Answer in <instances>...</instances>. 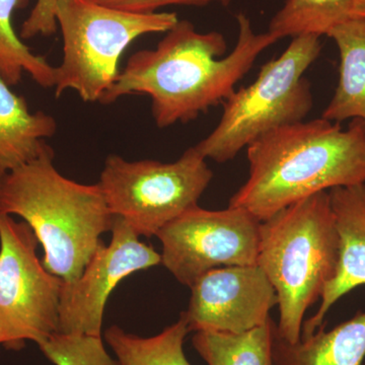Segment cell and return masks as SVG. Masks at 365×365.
I'll use <instances>...</instances> for the list:
<instances>
[{
	"mask_svg": "<svg viewBox=\"0 0 365 365\" xmlns=\"http://www.w3.org/2000/svg\"><path fill=\"white\" fill-rule=\"evenodd\" d=\"M239 37L225 56L220 32L200 33L191 21H178L155 49L134 53L100 103L110 105L127 95H146L158 128L188 123L223 104L264 50L277 42L255 33L245 14L237 16Z\"/></svg>",
	"mask_w": 365,
	"mask_h": 365,
	"instance_id": "6da1fadb",
	"label": "cell"
},
{
	"mask_svg": "<svg viewBox=\"0 0 365 365\" xmlns=\"http://www.w3.org/2000/svg\"><path fill=\"white\" fill-rule=\"evenodd\" d=\"M248 180L230 198L260 222L319 192L365 184V123L314 119L263 134L247 148Z\"/></svg>",
	"mask_w": 365,
	"mask_h": 365,
	"instance_id": "7a4b0ae2",
	"label": "cell"
},
{
	"mask_svg": "<svg viewBox=\"0 0 365 365\" xmlns=\"http://www.w3.org/2000/svg\"><path fill=\"white\" fill-rule=\"evenodd\" d=\"M49 150L9 173L0 184V215H16L44 250L43 266L66 283L83 274L114 216L100 185L81 184L54 167Z\"/></svg>",
	"mask_w": 365,
	"mask_h": 365,
	"instance_id": "3957f363",
	"label": "cell"
},
{
	"mask_svg": "<svg viewBox=\"0 0 365 365\" xmlns=\"http://www.w3.org/2000/svg\"><path fill=\"white\" fill-rule=\"evenodd\" d=\"M338 257L329 192L302 199L261 222L257 265L277 294V333L282 339L300 340L304 314L332 281Z\"/></svg>",
	"mask_w": 365,
	"mask_h": 365,
	"instance_id": "277c9868",
	"label": "cell"
},
{
	"mask_svg": "<svg viewBox=\"0 0 365 365\" xmlns=\"http://www.w3.org/2000/svg\"><path fill=\"white\" fill-rule=\"evenodd\" d=\"M319 38H294L278 58L261 67L252 85L235 91L222 104L220 123L196 150L206 160L230 162L263 134L304 121L313 108L311 86L304 74L321 53Z\"/></svg>",
	"mask_w": 365,
	"mask_h": 365,
	"instance_id": "5b68a950",
	"label": "cell"
},
{
	"mask_svg": "<svg viewBox=\"0 0 365 365\" xmlns=\"http://www.w3.org/2000/svg\"><path fill=\"white\" fill-rule=\"evenodd\" d=\"M178 21L176 13L135 14L91 0H58L63 56L55 67V96L72 90L83 102H100L119 76L125 50L141 36L167 33Z\"/></svg>",
	"mask_w": 365,
	"mask_h": 365,
	"instance_id": "8992f818",
	"label": "cell"
},
{
	"mask_svg": "<svg viewBox=\"0 0 365 365\" xmlns=\"http://www.w3.org/2000/svg\"><path fill=\"white\" fill-rule=\"evenodd\" d=\"M212 178L206 158L192 146L173 163L110 155L98 184L113 216L150 237L198 205Z\"/></svg>",
	"mask_w": 365,
	"mask_h": 365,
	"instance_id": "52a82bcc",
	"label": "cell"
},
{
	"mask_svg": "<svg viewBox=\"0 0 365 365\" xmlns=\"http://www.w3.org/2000/svg\"><path fill=\"white\" fill-rule=\"evenodd\" d=\"M39 244L28 223L0 215V319L9 347L39 345L58 331L64 281L43 266Z\"/></svg>",
	"mask_w": 365,
	"mask_h": 365,
	"instance_id": "ba28073f",
	"label": "cell"
},
{
	"mask_svg": "<svg viewBox=\"0 0 365 365\" xmlns=\"http://www.w3.org/2000/svg\"><path fill=\"white\" fill-rule=\"evenodd\" d=\"M260 225L242 208L194 206L158 232L160 263L188 287L213 269L257 265Z\"/></svg>",
	"mask_w": 365,
	"mask_h": 365,
	"instance_id": "9c48e42d",
	"label": "cell"
},
{
	"mask_svg": "<svg viewBox=\"0 0 365 365\" xmlns=\"http://www.w3.org/2000/svg\"><path fill=\"white\" fill-rule=\"evenodd\" d=\"M111 232L110 244L100 242L78 279L63 283L57 333L102 337L105 307L114 288L131 274L160 264V254L139 241L121 218L114 216Z\"/></svg>",
	"mask_w": 365,
	"mask_h": 365,
	"instance_id": "30bf717a",
	"label": "cell"
},
{
	"mask_svg": "<svg viewBox=\"0 0 365 365\" xmlns=\"http://www.w3.org/2000/svg\"><path fill=\"white\" fill-rule=\"evenodd\" d=\"M188 309L181 316L190 332H248L271 319L277 294L258 265L213 269L191 287Z\"/></svg>",
	"mask_w": 365,
	"mask_h": 365,
	"instance_id": "8fae6325",
	"label": "cell"
},
{
	"mask_svg": "<svg viewBox=\"0 0 365 365\" xmlns=\"http://www.w3.org/2000/svg\"><path fill=\"white\" fill-rule=\"evenodd\" d=\"M329 194L339 237L337 270L324 290L318 312L302 325L300 338L316 332L341 297L365 285V184L334 188Z\"/></svg>",
	"mask_w": 365,
	"mask_h": 365,
	"instance_id": "7c38bea8",
	"label": "cell"
},
{
	"mask_svg": "<svg viewBox=\"0 0 365 365\" xmlns=\"http://www.w3.org/2000/svg\"><path fill=\"white\" fill-rule=\"evenodd\" d=\"M0 76V184L4 178L49 150L46 139L56 133L57 122L47 113L31 112Z\"/></svg>",
	"mask_w": 365,
	"mask_h": 365,
	"instance_id": "4fadbf2b",
	"label": "cell"
},
{
	"mask_svg": "<svg viewBox=\"0 0 365 365\" xmlns=\"http://www.w3.org/2000/svg\"><path fill=\"white\" fill-rule=\"evenodd\" d=\"M275 365H362L365 359V312L343 322L330 331L322 325L309 337L289 343L273 338Z\"/></svg>",
	"mask_w": 365,
	"mask_h": 365,
	"instance_id": "5bb4252c",
	"label": "cell"
},
{
	"mask_svg": "<svg viewBox=\"0 0 365 365\" xmlns=\"http://www.w3.org/2000/svg\"><path fill=\"white\" fill-rule=\"evenodd\" d=\"M328 37L339 51V81L322 118L335 123L348 119L365 123V18L335 26Z\"/></svg>",
	"mask_w": 365,
	"mask_h": 365,
	"instance_id": "9a60e30c",
	"label": "cell"
},
{
	"mask_svg": "<svg viewBox=\"0 0 365 365\" xmlns=\"http://www.w3.org/2000/svg\"><path fill=\"white\" fill-rule=\"evenodd\" d=\"M272 319L248 332L230 334L199 331L192 345L207 365H275Z\"/></svg>",
	"mask_w": 365,
	"mask_h": 365,
	"instance_id": "2e32d148",
	"label": "cell"
},
{
	"mask_svg": "<svg viewBox=\"0 0 365 365\" xmlns=\"http://www.w3.org/2000/svg\"><path fill=\"white\" fill-rule=\"evenodd\" d=\"M365 0H287L269 24L276 41L302 35L328 36L335 26L359 18L356 9Z\"/></svg>",
	"mask_w": 365,
	"mask_h": 365,
	"instance_id": "e0dca14e",
	"label": "cell"
},
{
	"mask_svg": "<svg viewBox=\"0 0 365 365\" xmlns=\"http://www.w3.org/2000/svg\"><path fill=\"white\" fill-rule=\"evenodd\" d=\"M189 333L181 316L153 337H140L113 325L105 331L104 338L120 365H192L184 351Z\"/></svg>",
	"mask_w": 365,
	"mask_h": 365,
	"instance_id": "ac0fdd59",
	"label": "cell"
},
{
	"mask_svg": "<svg viewBox=\"0 0 365 365\" xmlns=\"http://www.w3.org/2000/svg\"><path fill=\"white\" fill-rule=\"evenodd\" d=\"M30 0H0V76L7 85L21 83L24 73L43 88H53L55 67L35 54L14 31L13 16L26 9Z\"/></svg>",
	"mask_w": 365,
	"mask_h": 365,
	"instance_id": "d6986e66",
	"label": "cell"
},
{
	"mask_svg": "<svg viewBox=\"0 0 365 365\" xmlns=\"http://www.w3.org/2000/svg\"><path fill=\"white\" fill-rule=\"evenodd\" d=\"M38 346L54 365H120L97 336L55 333Z\"/></svg>",
	"mask_w": 365,
	"mask_h": 365,
	"instance_id": "ffe728a7",
	"label": "cell"
},
{
	"mask_svg": "<svg viewBox=\"0 0 365 365\" xmlns=\"http://www.w3.org/2000/svg\"><path fill=\"white\" fill-rule=\"evenodd\" d=\"M58 0H37L28 18L21 26V40L49 37L56 32V6Z\"/></svg>",
	"mask_w": 365,
	"mask_h": 365,
	"instance_id": "44dd1931",
	"label": "cell"
},
{
	"mask_svg": "<svg viewBox=\"0 0 365 365\" xmlns=\"http://www.w3.org/2000/svg\"><path fill=\"white\" fill-rule=\"evenodd\" d=\"M102 6L135 14L158 13V9L169 6H206L211 4L228 6L234 0H91Z\"/></svg>",
	"mask_w": 365,
	"mask_h": 365,
	"instance_id": "7402d4cb",
	"label": "cell"
},
{
	"mask_svg": "<svg viewBox=\"0 0 365 365\" xmlns=\"http://www.w3.org/2000/svg\"><path fill=\"white\" fill-rule=\"evenodd\" d=\"M0 344L9 345V337H7L6 328H4L1 319H0Z\"/></svg>",
	"mask_w": 365,
	"mask_h": 365,
	"instance_id": "603a6c76",
	"label": "cell"
},
{
	"mask_svg": "<svg viewBox=\"0 0 365 365\" xmlns=\"http://www.w3.org/2000/svg\"><path fill=\"white\" fill-rule=\"evenodd\" d=\"M356 16L365 18V1H362L356 9Z\"/></svg>",
	"mask_w": 365,
	"mask_h": 365,
	"instance_id": "cb8c5ba5",
	"label": "cell"
}]
</instances>
